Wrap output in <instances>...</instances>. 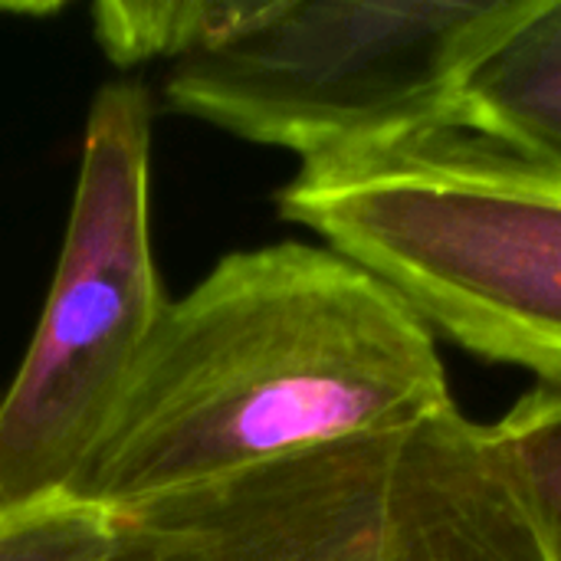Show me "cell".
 Here are the masks:
<instances>
[{
    "mask_svg": "<svg viewBox=\"0 0 561 561\" xmlns=\"http://www.w3.org/2000/svg\"><path fill=\"white\" fill-rule=\"evenodd\" d=\"M247 0H102L92 7L99 49L122 69L154 59L168 66L217 43L240 16Z\"/></svg>",
    "mask_w": 561,
    "mask_h": 561,
    "instance_id": "52a82bcc",
    "label": "cell"
},
{
    "mask_svg": "<svg viewBox=\"0 0 561 561\" xmlns=\"http://www.w3.org/2000/svg\"><path fill=\"white\" fill-rule=\"evenodd\" d=\"M112 539V510L79 496L0 513V561H102Z\"/></svg>",
    "mask_w": 561,
    "mask_h": 561,
    "instance_id": "ba28073f",
    "label": "cell"
},
{
    "mask_svg": "<svg viewBox=\"0 0 561 561\" xmlns=\"http://www.w3.org/2000/svg\"><path fill=\"white\" fill-rule=\"evenodd\" d=\"M556 561H561V552H556Z\"/></svg>",
    "mask_w": 561,
    "mask_h": 561,
    "instance_id": "30bf717a",
    "label": "cell"
},
{
    "mask_svg": "<svg viewBox=\"0 0 561 561\" xmlns=\"http://www.w3.org/2000/svg\"><path fill=\"white\" fill-rule=\"evenodd\" d=\"M493 427L561 552V394L536 388Z\"/></svg>",
    "mask_w": 561,
    "mask_h": 561,
    "instance_id": "9c48e42d",
    "label": "cell"
},
{
    "mask_svg": "<svg viewBox=\"0 0 561 561\" xmlns=\"http://www.w3.org/2000/svg\"><path fill=\"white\" fill-rule=\"evenodd\" d=\"M447 408L431 325L375 273L299 240L237 250L168 302L72 496L115 513Z\"/></svg>",
    "mask_w": 561,
    "mask_h": 561,
    "instance_id": "6da1fadb",
    "label": "cell"
},
{
    "mask_svg": "<svg viewBox=\"0 0 561 561\" xmlns=\"http://www.w3.org/2000/svg\"><path fill=\"white\" fill-rule=\"evenodd\" d=\"M276 207L431 332L561 394V171L444 128L306 161Z\"/></svg>",
    "mask_w": 561,
    "mask_h": 561,
    "instance_id": "7a4b0ae2",
    "label": "cell"
},
{
    "mask_svg": "<svg viewBox=\"0 0 561 561\" xmlns=\"http://www.w3.org/2000/svg\"><path fill=\"white\" fill-rule=\"evenodd\" d=\"M529 0H247L210 46L168 66L164 105L322 161L457 128L480 53Z\"/></svg>",
    "mask_w": 561,
    "mask_h": 561,
    "instance_id": "277c9868",
    "label": "cell"
},
{
    "mask_svg": "<svg viewBox=\"0 0 561 561\" xmlns=\"http://www.w3.org/2000/svg\"><path fill=\"white\" fill-rule=\"evenodd\" d=\"M457 128L561 171V0L526 10L470 66Z\"/></svg>",
    "mask_w": 561,
    "mask_h": 561,
    "instance_id": "8992f818",
    "label": "cell"
},
{
    "mask_svg": "<svg viewBox=\"0 0 561 561\" xmlns=\"http://www.w3.org/2000/svg\"><path fill=\"white\" fill-rule=\"evenodd\" d=\"M102 561H556L496 427L457 404L112 513Z\"/></svg>",
    "mask_w": 561,
    "mask_h": 561,
    "instance_id": "3957f363",
    "label": "cell"
},
{
    "mask_svg": "<svg viewBox=\"0 0 561 561\" xmlns=\"http://www.w3.org/2000/svg\"><path fill=\"white\" fill-rule=\"evenodd\" d=\"M151 118L135 79L89 102L56 273L0 394V513L76 493L171 302L151 243Z\"/></svg>",
    "mask_w": 561,
    "mask_h": 561,
    "instance_id": "5b68a950",
    "label": "cell"
}]
</instances>
